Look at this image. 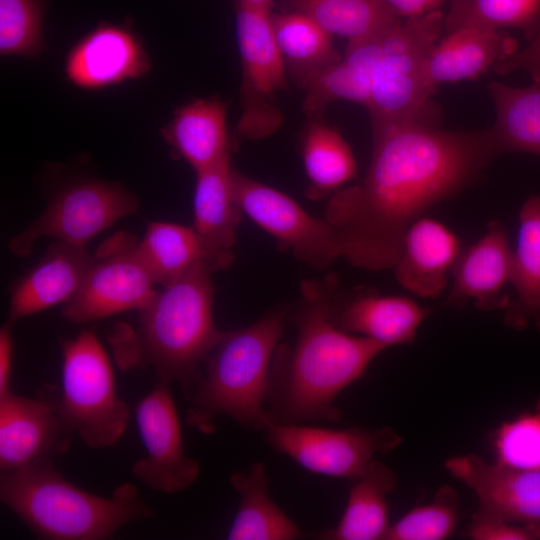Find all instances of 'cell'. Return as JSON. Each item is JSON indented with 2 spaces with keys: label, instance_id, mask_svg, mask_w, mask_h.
Wrapping results in <instances>:
<instances>
[{
  "label": "cell",
  "instance_id": "ffe728a7",
  "mask_svg": "<svg viewBox=\"0 0 540 540\" xmlns=\"http://www.w3.org/2000/svg\"><path fill=\"white\" fill-rule=\"evenodd\" d=\"M512 250L503 224L491 221L486 233L460 253L452 269L448 304L474 300L479 310L505 309L508 297L502 290L510 282Z\"/></svg>",
  "mask_w": 540,
  "mask_h": 540
},
{
  "label": "cell",
  "instance_id": "4dcf8cb0",
  "mask_svg": "<svg viewBox=\"0 0 540 540\" xmlns=\"http://www.w3.org/2000/svg\"><path fill=\"white\" fill-rule=\"evenodd\" d=\"M271 21L288 75L298 87L342 58L332 44L333 36L308 16L271 12Z\"/></svg>",
  "mask_w": 540,
  "mask_h": 540
},
{
  "label": "cell",
  "instance_id": "44dd1931",
  "mask_svg": "<svg viewBox=\"0 0 540 540\" xmlns=\"http://www.w3.org/2000/svg\"><path fill=\"white\" fill-rule=\"evenodd\" d=\"M460 255L459 239L445 225L419 218L408 228L393 267L397 282L421 298L440 295Z\"/></svg>",
  "mask_w": 540,
  "mask_h": 540
},
{
  "label": "cell",
  "instance_id": "8d00e7d4",
  "mask_svg": "<svg viewBox=\"0 0 540 540\" xmlns=\"http://www.w3.org/2000/svg\"><path fill=\"white\" fill-rule=\"evenodd\" d=\"M473 540H534L540 535L531 528L475 512L468 529Z\"/></svg>",
  "mask_w": 540,
  "mask_h": 540
},
{
  "label": "cell",
  "instance_id": "d590c367",
  "mask_svg": "<svg viewBox=\"0 0 540 540\" xmlns=\"http://www.w3.org/2000/svg\"><path fill=\"white\" fill-rule=\"evenodd\" d=\"M495 463L540 469V398L535 407L501 423L492 435Z\"/></svg>",
  "mask_w": 540,
  "mask_h": 540
},
{
  "label": "cell",
  "instance_id": "3957f363",
  "mask_svg": "<svg viewBox=\"0 0 540 540\" xmlns=\"http://www.w3.org/2000/svg\"><path fill=\"white\" fill-rule=\"evenodd\" d=\"M212 273L204 263L195 264L138 311L134 329L122 325L112 331L121 368L149 366L158 382L178 383L189 401L223 333L214 322Z\"/></svg>",
  "mask_w": 540,
  "mask_h": 540
},
{
  "label": "cell",
  "instance_id": "4316f807",
  "mask_svg": "<svg viewBox=\"0 0 540 540\" xmlns=\"http://www.w3.org/2000/svg\"><path fill=\"white\" fill-rule=\"evenodd\" d=\"M488 91L496 120L486 132L496 156L516 151L540 156V79L521 88L493 81Z\"/></svg>",
  "mask_w": 540,
  "mask_h": 540
},
{
  "label": "cell",
  "instance_id": "2e32d148",
  "mask_svg": "<svg viewBox=\"0 0 540 540\" xmlns=\"http://www.w3.org/2000/svg\"><path fill=\"white\" fill-rule=\"evenodd\" d=\"M151 61L130 29L101 24L69 51L65 62L68 80L83 89H101L146 75Z\"/></svg>",
  "mask_w": 540,
  "mask_h": 540
},
{
  "label": "cell",
  "instance_id": "ba28073f",
  "mask_svg": "<svg viewBox=\"0 0 540 540\" xmlns=\"http://www.w3.org/2000/svg\"><path fill=\"white\" fill-rule=\"evenodd\" d=\"M232 2L242 65V115L237 131L247 139L259 140L282 125V114L273 100L275 93L288 89L289 75L275 40L271 11L241 0Z\"/></svg>",
  "mask_w": 540,
  "mask_h": 540
},
{
  "label": "cell",
  "instance_id": "30bf717a",
  "mask_svg": "<svg viewBox=\"0 0 540 540\" xmlns=\"http://www.w3.org/2000/svg\"><path fill=\"white\" fill-rule=\"evenodd\" d=\"M138 240L120 232L98 248L77 293L62 307V316L85 323L141 310L154 298L156 284L138 251Z\"/></svg>",
  "mask_w": 540,
  "mask_h": 540
},
{
  "label": "cell",
  "instance_id": "f546056e",
  "mask_svg": "<svg viewBox=\"0 0 540 540\" xmlns=\"http://www.w3.org/2000/svg\"><path fill=\"white\" fill-rule=\"evenodd\" d=\"M307 198L331 196L357 176V163L343 136L321 119L310 120L302 141Z\"/></svg>",
  "mask_w": 540,
  "mask_h": 540
},
{
  "label": "cell",
  "instance_id": "e575fe53",
  "mask_svg": "<svg viewBox=\"0 0 540 540\" xmlns=\"http://www.w3.org/2000/svg\"><path fill=\"white\" fill-rule=\"evenodd\" d=\"M44 0H0V53L36 57L43 49Z\"/></svg>",
  "mask_w": 540,
  "mask_h": 540
},
{
  "label": "cell",
  "instance_id": "7a4b0ae2",
  "mask_svg": "<svg viewBox=\"0 0 540 540\" xmlns=\"http://www.w3.org/2000/svg\"><path fill=\"white\" fill-rule=\"evenodd\" d=\"M338 286L333 272L301 281L300 298L289 306V322L297 330L295 342L279 343L272 357L266 400L269 421L339 422L342 411L333 404L336 397L387 349L331 322L329 312Z\"/></svg>",
  "mask_w": 540,
  "mask_h": 540
},
{
  "label": "cell",
  "instance_id": "8fae6325",
  "mask_svg": "<svg viewBox=\"0 0 540 540\" xmlns=\"http://www.w3.org/2000/svg\"><path fill=\"white\" fill-rule=\"evenodd\" d=\"M137 208V198L118 183L79 181L59 191L34 222L11 238L8 248L16 256L26 257L41 237L85 247L91 238Z\"/></svg>",
  "mask_w": 540,
  "mask_h": 540
},
{
  "label": "cell",
  "instance_id": "cb8c5ba5",
  "mask_svg": "<svg viewBox=\"0 0 540 540\" xmlns=\"http://www.w3.org/2000/svg\"><path fill=\"white\" fill-rule=\"evenodd\" d=\"M516 50V40L499 31L461 28L434 45L426 60V78L435 89L444 82L476 79Z\"/></svg>",
  "mask_w": 540,
  "mask_h": 540
},
{
  "label": "cell",
  "instance_id": "1f68e13d",
  "mask_svg": "<svg viewBox=\"0 0 540 540\" xmlns=\"http://www.w3.org/2000/svg\"><path fill=\"white\" fill-rule=\"evenodd\" d=\"M138 251L156 284L163 287L199 262L208 267L203 243L193 226L152 222L138 242Z\"/></svg>",
  "mask_w": 540,
  "mask_h": 540
},
{
  "label": "cell",
  "instance_id": "836d02e7",
  "mask_svg": "<svg viewBox=\"0 0 540 540\" xmlns=\"http://www.w3.org/2000/svg\"><path fill=\"white\" fill-rule=\"evenodd\" d=\"M458 496L449 485L441 486L431 502L419 505L390 524L383 540H444L459 521Z\"/></svg>",
  "mask_w": 540,
  "mask_h": 540
},
{
  "label": "cell",
  "instance_id": "f1b7e54d",
  "mask_svg": "<svg viewBox=\"0 0 540 540\" xmlns=\"http://www.w3.org/2000/svg\"><path fill=\"white\" fill-rule=\"evenodd\" d=\"M280 6L282 12L304 14L348 42L377 36L401 20L385 0H281Z\"/></svg>",
  "mask_w": 540,
  "mask_h": 540
},
{
  "label": "cell",
  "instance_id": "83f0119b",
  "mask_svg": "<svg viewBox=\"0 0 540 540\" xmlns=\"http://www.w3.org/2000/svg\"><path fill=\"white\" fill-rule=\"evenodd\" d=\"M510 282L516 296L509 301L506 323L522 328L540 317V197L528 198L519 214L517 245L512 251Z\"/></svg>",
  "mask_w": 540,
  "mask_h": 540
},
{
  "label": "cell",
  "instance_id": "6da1fadb",
  "mask_svg": "<svg viewBox=\"0 0 540 540\" xmlns=\"http://www.w3.org/2000/svg\"><path fill=\"white\" fill-rule=\"evenodd\" d=\"M495 156L486 131L405 124L373 133L364 181L334 192L324 210L341 258L368 271L393 269L410 225L469 186Z\"/></svg>",
  "mask_w": 540,
  "mask_h": 540
},
{
  "label": "cell",
  "instance_id": "d6a6232c",
  "mask_svg": "<svg viewBox=\"0 0 540 540\" xmlns=\"http://www.w3.org/2000/svg\"><path fill=\"white\" fill-rule=\"evenodd\" d=\"M540 19V0H451L447 33L461 28L498 31L513 27L527 37Z\"/></svg>",
  "mask_w": 540,
  "mask_h": 540
},
{
  "label": "cell",
  "instance_id": "ab89813d",
  "mask_svg": "<svg viewBox=\"0 0 540 540\" xmlns=\"http://www.w3.org/2000/svg\"><path fill=\"white\" fill-rule=\"evenodd\" d=\"M402 18L419 17L438 8L447 0H385ZM451 1V0H450Z\"/></svg>",
  "mask_w": 540,
  "mask_h": 540
},
{
  "label": "cell",
  "instance_id": "5bb4252c",
  "mask_svg": "<svg viewBox=\"0 0 540 540\" xmlns=\"http://www.w3.org/2000/svg\"><path fill=\"white\" fill-rule=\"evenodd\" d=\"M445 467L474 492L477 513L527 526L540 535V469L506 467L475 454L451 457Z\"/></svg>",
  "mask_w": 540,
  "mask_h": 540
},
{
  "label": "cell",
  "instance_id": "7402d4cb",
  "mask_svg": "<svg viewBox=\"0 0 540 540\" xmlns=\"http://www.w3.org/2000/svg\"><path fill=\"white\" fill-rule=\"evenodd\" d=\"M386 31L366 40L349 42L338 62L304 81L300 86L305 91L302 109L310 120L321 119L328 105L337 100L368 105Z\"/></svg>",
  "mask_w": 540,
  "mask_h": 540
},
{
  "label": "cell",
  "instance_id": "8992f818",
  "mask_svg": "<svg viewBox=\"0 0 540 540\" xmlns=\"http://www.w3.org/2000/svg\"><path fill=\"white\" fill-rule=\"evenodd\" d=\"M443 28V14L435 10L401 19L385 32L366 106L373 133L405 124L435 126L436 89L429 85L425 68Z\"/></svg>",
  "mask_w": 540,
  "mask_h": 540
},
{
  "label": "cell",
  "instance_id": "d6986e66",
  "mask_svg": "<svg viewBox=\"0 0 540 540\" xmlns=\"http://www.w3.org/2000/svg\"><path fill=\"white\" fill-rule=\"evenodd\" d=\"M84 246L56 240L39 262L13 286L7 322L15 321L60 303L79 290L92 263Z\"/></svg>",
  "mask_w": 540,
  "mask_h": 540
},
{
  "label": "cell",
  "instance_id": "484cf974",
  "mask_svg": "<svg viewBox=\"0 0 540 540\" xmlns=\"http://www.w3.org/2000/svg\"><path fill=\"white\" fill-rule=\"evenodd\" d=\"M229 483L240 495V504L227 534L229 540H295L302 530L272 500L265 465L254 462L234 472Z\"/></svg>",
  "mask_w": 540,
  "mask_h": 540
},
{
  "label": "cell",
  "instance_id": "74e56055",
  "mask_svg": "<svg viewBox=\"0 0 540 540\" xmlns=\"http://www.w3.org/2000/svg\"><path fill=\"white\" fill-rule=\"evenodd\" d=\"M526 38L529 44L494 64V72L504 75L519 70L527 72L533 81L540 79V19Z\"/></svg>",
  "mask_w": 540,
  "mask_h": 540
},
{
  "label": "cell",
  "instance_id": "ac0fdd59",
  "mask_svg": "<svg viewBox=\"0 0 540 540\" xmlns=\"http://www.w3.org/2000/svg\"><path fill=\"white\" fill-rule=\"evenodd\" d=\"M231 155L197 171L193 198V228L201 239L212 272L234 261L238 226L244 216L232 184Z\"/></svg>",
  "mask_w": 540,
  "mask_h": 540
},
{
  "label": "cell",
  "instance_id": "7c38bea8",
  "mask_svg": "<svg viewBox=\"0 0 540 540\" xmlns=\"http://www.w3.org/2000/svg\"><path fill=\"white\" fill-rule=\"evenodd\" d=\"M232 184L244 215L270 234L280 250L318 271L326 270L341 257L335 233L324 217L311 215L287 194L234 167Z\"/></svg>",
  "mask_w": 540,
  "mask_h": 540
},
{
  "label": "cell",
  "instance_id": "f35d334b",
  "mask_svg": "<svg viewBox=\"0 0 540 540\" xmlns=\"http://www.w3.org/2000/svg\"><path fill=\"white\" fill-rule=\"evenodd\" d=\"M12 325L6 322L0 329V397L11 392L10 381L14 354Z\"/></svg>",
  "mask_w": 540,
  "mask_h": 540
},
{
  "label": "cell",
  "instance_id": "9a60e30c",
  "mask_svg": "<svg viewBox=\"0 0 540 540\" xmlns=\"http://www.w3.org/2000/svg\"><path fill=\"white\" fill-rule=\"evenodd\" d=\"M71 433L54 397L39 399L14 394L0 397V470L11 471L66 453Z\"/></svg>",
  "mask_w": 540,
  "mask_h": 540
},
{
  "label": "cell",
  "instance_id": "4fadbf2b",
  "mask_svg": "<svg viewBox=\"0 0 540 540\" xmlns=\"http://www.w3.org/2000/svg\"><path fill=\"white\" fill-rule=\"evenodd\" d=\"M135 418L146 455L133 465V477L167 494L191 486L199 475L200 464L184 452L181 426L168 383L157 382L138 402Z\"/></svg>",
  "mask_w": 540,
  "mask_h": 540
},
{
  "label": "cell",
  "instance_id": "5b68a950",
  "mask_svg": "<svg viewBox=\"0 0 540 540\" xmlns=\"http://www.w3.org/2000/svg\"><path fill=\"white\" fill-rule=\"evenodd\" d=\"M289 322V306L278 305L254 323L223 331L189 399L186 422L204 434L217 416L262 431L272 357Z\"/></svg>",
  "mask_w": 540,
  "mask_h": 540
},
{
  "label": "cell",
  "instance_id": "d4e9b609",
  "mask_svg": "<svg viewBox=\"0 0 540 540\" xmlns=\"http://www.w3.org/2000/svg\"><path fill=\"white\" fill-rule=\"evenodd\" d=\"M346 507L339 523L316 535L321 540H383L390 526L388 495L397 479L389 466L372 460L358 477L352 479Z\"/></svg>",
  "mask_w": 540,
  "mask_h": 540
},
{
  "label": "cell",
  "instance_id": "277c9868",
  "mask_svg": "<svg viewBox=\"0 0 540 540\" xmlns=\"http://www.w3.org/2000/svg\"><path fill=\"white\" fill-rule=\"evenodd\" d=\"M0 499L41 539H110L122 526L155 517V511L131 483L110 497L89 493L42 459L0 473Z\"/></svg>",
  "mask_w": 540,
  "mask_h": 540
},
{
  "label": "cell",
  "instance_id": "e0dca14e",
  "mask_svg": "<svg viewBox=\"0 0 540 540\" xmlns=\"http://www.w3.org/2000/svg\"><path fill=\"white\" fill-rule=\"evenodd\" d=\"M430 314L414 300L403 296H385L367 289L333 297L329 318L340 330L372 339L386 348L412 343Z\"/></svg>",
  "mask_w": 540,
  "mask_h": 540
},
{
  "label": "cell",
  "instance_id": "60d3db41",
  "mask_svg": "<svg viewBox=\"0 0 540 540\" xmlns=\"http://www.w3.org/2000/svg\"><path fill=\"white\" fill-rule=\"evenodd\" d=\"M241 1L253 8L271 11V7L273 6L275 0H241Z\"/></svg>",
  "mask_w": 540,
  "mask_h": 540
},
{
  "label": "cell",
  "instance_id": "52a82bcc",
  "mask_svg": "<svg viewBox=\"0 0 540 540\" xmlns=\"http://www.w3.org/2000/svg\"><path fill=\"white\" fill-rule=\"evenodd\" d=\"M60 417L92 449L114 446L126 431L130 409L117 393L108 355L91 329L61 340Z\"/></svg>",
  "mask_w": 540,
  "mask_h": 540
},
{
  "label": "cell",
  "instance_id": "9c48e42d",
  "mask_svg": "<svg viewBox=\"0 0 540 540\" xmlns=\"http://www.w3.org/2000/svg\"><path fill=\"white\" fill-rule=\"evenodd\" d=\"M264 438L279 454L311 473L337 478L358 477L377 454H387L402 442L390 427L341 430L267 421Z\"/></svg>",
  "mask_w": 540,
  "mask_h": 540
},
{
  "label": "cell",
  "instance_id": "603a6c76",
  "mask_svg": "<svg viewBox=\"0 0 540 540\" xmlns=\"http://www.w3.org/2000/svg\"><path fill=\"white\" fill-rule=\"evenodd\" d=\"M226 115L227 105L218 97L195 99L175 111L161 134L197 172L231 155Z\"/></svg>",
  "mask_w": 540,
  "mask_h": 540
}]
</instances>
